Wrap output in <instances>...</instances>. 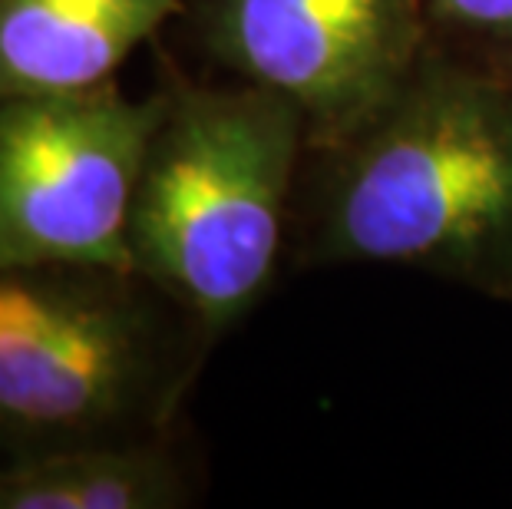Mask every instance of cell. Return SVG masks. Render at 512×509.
<instances>
[{"label": "cell", "instance_id": "obj_1", "mask_svg": "<svg viewBox=\"0 0 512 509\" xmlns=\"http://www.w3.org/2000/svg\"><path fill=\"white\" fill-rule=\"evenodd\" d=\"M129 212L133 268L209 341L252 311L275 275L308 123L258 83L169 77Z\"/></svg>", "mask_w": 512, "mask_h": 509}, {"label": "cell", "instance_id": "obj_3", "mask_svg": "<svg viewBox=\"0 0 512 509\" xmlns=\"http://www.w3.org/2000/svg\"><path fill=\"white\" fill-rule=\"evenodd\" d=\"M334 153L321 229L331 262L512 285V80L423 60Z\"/></svg>", "mask_w": 512, "mask_h": 509}, {"label": "cell", "instance_id": "obj_5", "mask_svg": "<svg viewBox=\"0 0 512 509\" xmlns=\"http://www.w3.org/2000/svg\"><path fill=\"white\" fill-rule=\"evenodd\" d=\"M205 53L301 110L341 149L420 70L427 0H195Z\"/></svg>", "mask_w": 512, "mask_h": 509}, {"label": "cell", "instance_id": "obj_6", "mask_svg": "<svg viewBox=\"0 0 512 509\" xmlns=\"http://www.w3.org/2000/svg\"><path fill=\"white\" fill-rule=\"evenodd\" d=\"M182 10L185 0H0V96L110 83Z\"/></svg>", "mask_w": 512, "mask_h": 509}, {"label": "cell", "instance_id": "obj_4", "mask_svg": "<svg viewBox=\"0 0 512 509\" xmlns=\"http://www.w3.org/2000/svg\"><path fill=\"white\" fill-rule=\"evenodd\" d=\"M159 113L162 90L133 100L116 80L0 96V268L136 272L129 212Z\"/></svg>", "mask_w": 512, "mask_h": 509}, {"label": "cell", "instance_id": "obj_7", "mask_svg": "<svg viewBox=\"0 0 512 509\" xmlns=\"http://www.w3.org/2000/svg\"><path fill=\"white\" fill-rule=\"evenodd\" d=\"M189 503V470L169 450L166 433L0 467V509H176Z\"/></svg>", "mask_w": 512, "mask_h": 509}, {"label": "cell", "instance_id": "obj_8", "mask_svg": "<svg viewBox=\"0 0 512 509\" xmlns=\"http://www.w3.org/2000/svg\"><path fill=\"white\" fill-rule=\"evenodd\" d=\"M430 20L470 30V34L512 37V0H427Z\"/></svg>", "mask_w": 512, "mask_h": 509}, {"label": "cell", "instance_id": "obj_2", "mask_svg": "<svg viewBox=\"0 0 512 509\" xmlns=\"http://www.w3.org/2000/svg\"><path fill=\"white\" fill-rule=\"evenodd\" d=\"M205 344L139 272L0 268V467L162 437Z\"/></svg>", "mask_w": 512, "mask_h": 509}]
</instances>
